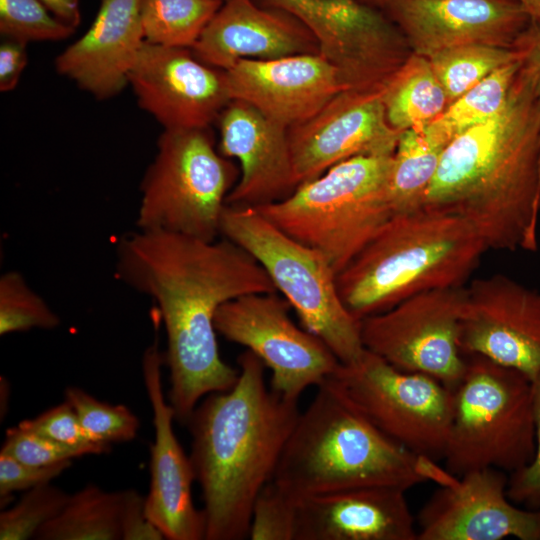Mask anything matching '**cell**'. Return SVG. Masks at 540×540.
Wrapping results in <instances>:
<instances>
[{
    "label": "cell",
    "instance_id": "5",
    "mask_svg": "<svg viewBox=\"0 0 540 540\" xmlns=\"http://www.w3.org/2000/svg\"><path fill=\"white\" fill-rule=\"evenodd\" d=\"M485 251L466 220L423 206L393 215L337 274L338 291L361 321L421 292L464 287Z\"/></svg>",
    "mask_w": 540,
    "mask_h": 540
},
{
    "label": "cell",
    "instance_id": "9",
    "mask_svg": "<svg viewBox=\"0 0 540 540\" xmlns=\"http://www.w3.org/2000/svg\"><path fill=\"white\" fill-rule=\"evenodd\" d=\"M238 179L208 128L164 130L141 182L137 229L214 241Z\"/></svg>",
    "mask_w": 540,
    "mask_h": 540
},
{
    "label": "cell",
    "instance_id": "31",
    "mask_svg": "<svg viewBox=\"0 0 540 540\" xmlns=\"http://www.w3.org/2000/svg\"><path fill=\"white\" fill-rule=\"evenodd\" d=\"M64 394L84 429L95 440L112 444L135 439L140 421L127 406L102 402L76 386L67 387Z\"/></svg>",
    "mask_w": 540,
    "mask_h": 540
},
{
    "label": "cell",
    "instance_id": "12",
    "mask_svg": "<svg viewBox=\"0 0 540 540\" xmlns=\"http://www.w3.org/2000/svg\"><path fill=\"white\" fill-rule=\"evenodd\" d=\"M290 308L277 292L240 296L218 308L215 328L271 369L273 392L298 401L306 388L322 384L341 362L319 337L292 321Z\"/></svg>",
    "mask_w": 540,
    "mask_h": 540
},
{
    "label": "cell",
    "instance_id": "20",
    "mask_svg": "<svg viewBox=\"0 0 540 540\" xmlns=\"http://www.w3.org/2000/svg\"><path fill=\"white\" fill-rule=\"evenodd\" d=\"M217 120L219 152L236 158L241 169L226 205L256 208L282 200L296 189L286 127L237 99L227 104Z\"/></svg>",
    "mask_w": 540,
    "mask_h": 540
},
{
    "label": "cell",
    "instance_id": "28",
    "mask_svg": "<svg viewBox=\"0 0 540 540\" xmlns=\"http://www.w3.org/2000/svg\"><path fill=\"white\" fill-rule=\"evenodd\" d=\"M223 0H141L145 41L192 48Z\"/></svg>",
    "mask_w": 540,
    "mask_h": 540
},
{
    "label": "cell",
    "instance_id": "37",
    "mask_svg": "<svg viewBox=\"0 0 540 540\" xmlns=\"http://www.w3.org/2000/svg\"><path fill=\"white\" fill-rule=\"evenodd\" d=\"M535 453L531 462L511 473L507 495L514 503L540 508V376L532 381Z\"/></svg>",
    "mask_w": 540,
    "mask_h": 540
},
{
    "label": "cell",
    "instance_id": "24",
    "mask_svg": "<svg viewBox=\"0 0 540 540\" xmlns=\"http://www.w3.org/2000/svg\"><path fill=\"white\" fill-rule=\"evenodd\" d=\"M386 117L395 130H421L449 105L427 57L412 53L382 91Z\"/></svg>",
    "mask_w": 540,
    "mask_h": 540
},
{
    "label": "cell",
    "instance_id": "26",
    "mask_svg": "<svg viewBox=\"0 0 540 540\" xmlns=\"http://www.w3.org/2000/svg\"><path fill=\"white\" fill-rule=\"evenodd\" d=\"M520 67L518 56L450 103L434 121L422 129L426 137L446 148L464 132L491 119L506 103Z\"/></svg>",
    "mask_w": 540,
    "mask_h": 540
},
{
    "label": "cell",
    "instance_id": "27",
    "mask_svg": "<svg viewBox=\"0 0 540 540\" xmlns=\"http://www.w3.org/2000/svg\"><path fill=\"white\" fill-rule=\"evenodd\" d=\"M444 149L430 141L422 129L400 133L388 180L394 215L423 207Z\"/></svg>",
    "mask_w": 540,
    "mask_h": 540
},
{
    "label": "cell",
    "instance_id": "23",
    "mask_svg": "<svg viewBox=\"0 0 540 540\" xmlns=\"http://www.w3.org/2000/svg\"><path fill=\"white\" fill-rule=\"evenodd\" d=\"M141 0H101L86 33L56 59L57 71L99 99L114 96L145 42Z\"/></svg>",
    "mask_w": 540,
    "mask_h": 540
},
{
    "label": "cell",
    "instance_id": "15",
    "mask_svg": "<svg viewBox=\"0 0 540 540\" xmlns=\"http://www.w3.org/2000/svg\"><path fill=\"white\" fill-rule=\"evenodd\" d=\"M382 91L342 90L288 129L298 185L353 157L394 154L401 132L387 120Z\"/></svg>",
    "mask_w": 540,
    "mask_h": 540
},
{
    "label": "cell",
    "instance_id": "32",
    "mask_svg": "<svg viewBox=\"0 0 540 540\" xmlns=\"http://www.w3.org/2000/svg\"><path fill=\"white\" fill-rule=\"evenodd\" d=\"M69 496L50 483L27 490L17 503L0 513V540L34 539L38 530L63 509Z\"/></svg>",
    "mask_w": 540,
    "mask_h": 540
},
{
    "label": "cell",
    "instance_id": "38",
    "mask_svg": "<svg viewBox=\"0 0 540 540\" xmlns=\"http://www.w3.org/2000/svg\"><path fill=\"white\" fill-rule=\"evenodd\" d=\"M71 464L72 461H65L49 466H33L0 453V498L5 500L14 492L51 483Z\"/></svg>",
    "mask_w": 540,
    "mask_h": 540
},
{
    "label": "cell",
    "instance_id": "4",
    "mask_svg": "<svg viewBox=\"0 0 540 540\" xmlns=\"http://www.w3.org/2000/svg\"><path fill=\"white\" fill-rule=\"evenodd\" d=\"M451 475L391 440L324 381L300 412L271 481L300 500L369 486L407 491Z\"/></svg>",
    "mask_w": 540,
    "mask_h": 540
},
{
    "label": "cell",
    "instance_id": "43",
    "mask_svg": "<svg viewBox=\"0 0 540 540\" xmlns=\"http://www.w3.org/2000/svg\"><path fill=\"white\" fill-rule=\"evenodd\" d=\"M519 2L529 14L531 21L540 23V0H519Z\"/></svg>",
    "mask_w": 540,
    "mask_h": 540
},
{
    "label": "cell",
    "instance_id": "45",
    "mask_svg": "<svg viewBox=\"0 0 540 540\" xmlns=\"http://www.w3.org/2000/svg\"><path fill=\"white\" fill-rule=\"evenodd\" d=\"M223 1H225V0H223Z\"/></svg>",
    "mask_w": 540,
    "mask_h": 540
},
{
    "label": "cell",
    "instance_id": "19",
    "mask_svg": "<svg viewBox=\"0 0 540 540\" xmlns=\"http://www.w3.org/2000/svg\"><path fill=\"white\" fill-rule=\"evenodd\" d=\"M225 75L231 100L252 105L287 129L314 116L345 90L335 68L320 53L242 59Z\"/></svg>",
    "mask_w": 540,
    "mask_h": 540
},
{
    "label": "cell",
    "instance_id": "21",
    "mask_svg": "<svg viewBox=\"0 0 540 540\" xmlns=\"http://www.w3.org/2000/svg\"><path fill=\"white\" fill-rule=\"evenodd\" d=\"M191 50L200 61L225 71L242 59L319 53V45L312 31L286 11L255 0H225Z\"/></svg>",
    "mask_w": 540,
    "mask_h": 540
},
{
    "label": "cell",
    "instance_id": "2",
    "mask_svg": "<svg viewBox=\"0 0 540 540\" xmlns=\"http://www.w3.org/2000/svg\"><path fill=\"white\" fill-rule=\"evenodd\" d=\"M423 206L466 220L487 250H537L540 101L522 64L502 109L446 146Z\"/></svg>",
    "mask_w": 540,
    "mask_h": 540
},
{
    "label": "cell",
    "instance_id": "8",
    "mask_svg": "<svg viewBox=\"0 0 540 540\" xmlns=\"http://www.w3.org/2000/svg\"><path fill=\"white\" fill-rule=\"evenodd\" d=\"M220 235L259 262L303 328L319 337L342 364L362 356L360 320L343 303L337 274L321 252L293 239L255 208L226 205Z\"/></svg>",
    "mask_w": 540,
    "mask_h": 540
},
{
    "label": "cell",
    "instance_id": "6",
    "mask_svg": "<svg viewBox=\"0 0 540 540\" xmlns=\"http://www.w3.org/2000/svg\"><path fill=\"white\" fill-rule=\"evenodd\" d=\"M392 156L347 159L286 198L255 209L321 252L338 274L394 215L388 192Z\"/></svg>",
    "mask_w": 540,
    "mask_h": 540
},
{
    "label": "cell",
    "instance_id": "35",
    "mask_svg": "<svg viewBox=\"0 0 540 540\" xmlns=\"http://www.w3.org/2000/svg\"><path fill=\"white\" fill-rule=\"evenodd\" d=\"M18 425L66 446L81 456L105 454L111 448V444L99 442L89 435L66 400Z\"/></svg>",
    "mask_w": 540,
    "mask_h": 540
},
{
    "label": "cell",
    "instance_id": "33",
    "mask_svg": "<svg viewBox=\"0 0 540 540\" xmlns=\"http://www.w3.org/2000/svg\"><path fill=\"white\" fill-rule=\"evenodd\" d=\"M74 30L39 0H0V32L8 39L63 40Z\"/></svg>",
    "mask_w": 540,
    "mask_h": 540
},
{
    "label": "cell",
    "instance_id": "16",
    "mask_svg": "<svg viewBox=\"0 0 540 540\" xmlns=\"http://www.w3.org/2000/svg\"><path fill=\"white\" fill-rule=\"evenodd\" d=\"M139 105L164 130L205 129L231 101L225 71L189 48L145 41L129 74Z\"/></svg>",
    "mask_w": 540,
    "mask_h": 540
},
{
    "label": "cell",
    "instance_id": "39",
    "mask_svg": "<svg viewBox=\"0 0 540 540\" xmlns=\"http://www.w3.org/2000/svg\"><path fill=\"white\" fill-rule=\"evenodd\" d=\"M120 517L122 540H163L160 529L146 513L145 497L132 489L124 490Z\"/></svg>",
    "mask_w": 540,
    "mask_h": 540
},
{
    "label": "cell",
    "instance_id": "7",
    "mask_svg": "<svg viewBox=\"0 0 540 540\" xmlns=\"http://www.w3.org/2000/svg\"><path fill=\"white\" fill-rule=\"evenodd\" d=\"M466 358L453 390L446 469L456 477L485 468L518 471L535 453L532 381L484 356Z\"/></svg>",
    "mask_w": 540,
    "mask_h": 540
},
{
    "label": "cell",
    "instance_id": "30",
    "mask_svg": "<svg viewBox=\"0 0 540 540\" xmlns=\"http://www.w3.org/2000/svg\"><path fill=\"white\" fill-rule=\"evenodd\" d=\"M59 316L15 270L0 277V335L31 329L51 330L59 326Z\"/></svg>",
    "mask_w": 540,
    "mask_h": 540
},
{
    "label": "cell",
    "instance_id": "3",
    "mask_svg": "<svg viewBox=\"0 0 540 540\" xmlns=\"http://www.w3.org/2000/svg\"><path fill=\"white\" fill-rule=\"evenodd\" d=\"M237 362L235 385L207 395L186 424L203 500L204 540L249 537L254 502L272 479L300 414L298 401L269 389L265 365L254 353L244 351Z\"/></svg>",
    "mask_w": 540,
    "mask_h": 540
},
{
    "label": "cell",
    "instance_id": "44",
    "mask_svg": "<svg viewBox=\"0 0 540 540\" xmlns=\"http://www.w3.org/2000/svg\"><path fill=\"white\" fill-rule=\"evenodd\" d=\"M363 1H366V2H368V1H372V0H363Z\"/></svg>",
    "mask_w": 540,
    "mask_h": 540
},
{
    "label": "cell",
    "instance_id": "36",
    "mask_svg": "<svg viewBox=\"0 0 540 540\" xmlns=\"http://www.w3.org/2000/svg\"><path fill=\"white\" fill-rule=\"evenodd\" d=\"M0 453L33 466H49L82 457L78 452L19 425L7 429Z\"/></svg>",
    "mask_w": 540,
    "mask_h": 540
},
{
    "label": "cell",
    "instance_id": "14",
    "mask_svg": "<svg viewBox=\"0 0 540 540\" xmlns=\"http://www.w3.org/2000/svg\"><path fill=\"white\" fill-rule=\"evenodd\" d=\"M439 485L418 514V540H540V509L511 502L504 471L474 470Z\"/></svg>",
    "mask_w": 540,
    "mask_h": 540
},
{
    "label": "cell",
    "instance_id": "17",
    "mask_svg": "<svg viewBox=\"0 0 540 540\" xmlns=\"http://www.w3.org/2000/svg\"><path fill=\"white\" fill-rule=\"evenodd\" d=\"M366 2V1H365ZM401 30L413 53L429 58L456 46L512 49L531 18L519 0H372Z\"/></svg>",
    "mask_w": 540,
    "mask_h": 540
},
{
    "label": "cell",
    "instance_id": "18",
    "mask_svg": "<svg viewBox=\"0 0 540 540\" xmlns=\"http://www.w3.org/2000/svg\"><path fill=\"white\" fill-rule=\"evenodd\" d=\"M159 320L153 343L142 358V374L153 412L154 441L150 445V485L145 497L148 517L168 540L205 539V520L192 500L195 475L173 429L174 410L165 399L159 350Z\"/></svg>",
    "mask_w": 540,
    "mask_h": 540
},
{
    "label": "cell",
    "instance_id": "1",
    "mask_svg": "<svg viewBox=\"0 0 540 540\" xmlns=\"http://www.w3.org/2000/svg\"><path fill=\"white\" fill-rule=\"evenodd\" d=\"M116 278L156 304L167 336L168 402L186 425L201 399L231 389L239 369L219 354L215 315L235 298L277 292L246 250L222 237L139 230L116 244Z\"/></svg>",
    "mask_w": 540,
    "mask_h": 540
},
{
    "label": "cell",
    "instance_id": "11",
    "mask_svg": "<svg viewBox=\"0 0 540 540\" xmlns=\"http://www.w3.org/2000/svg\"><path fill=\"white\" fill-rule=\"evenodd\" d=\"M465 286L413 295L360 321L366 350L406 372L429 375L453 391L467 365L461 345Z\"/></svg>",
    "mask_w": 540,
    "mask_h": 540
},
{
    "label": "cell",
    "instance_id": "29",
    "mask_svg": "<svg viewBox=\"0 0 540 540\" xmlns=\"http://www.w3.org/2000/svg\"><path fill=\"white\" fill-rule=\"evenodd\" d=\"M517 58L514 49L470 44L441 50L428 59L450 104L489 74Z\"/></svg>",
    "mask_w": 540,
    "mask_h": 540
},
{
    "label": "cell",
    "instance_id": "25",
    "mask_svg": "<svg viewBox=\"0 0 540 540\" xmlns=\"http://www.w3.org/2000/svg\"><path fill=\"white\" fill-rule=\"evenodd\" d=\"M125 491L89 484L70 494L63 509L36 533L37 540H119Z\"/></svg>",
    "mask_w": 540,
    "mask_h": 540
},
{
    "label": "cell",
    "instance_id": "41",
    "mask_svg": "<svg viewBox=\"0 0 540 540\" xmlns=\"http://www.w3.org/2000/svg\"><path fill=\"white\" fill-rule=\"evenodd\" d=\"M529 72L540 101V23L531 21L515 41L513 48Z\"/></svg>",
    "mask_w": 540,
    "mask_h": 540
},
{
    "label": "cell",
    "instance_id": "10",
    "mask_svg": "<svg viewBox=\"0 0 540 540\" xmlns=\"http://www.w3.org/2000/svg\"><path fill=\"white\" fill-rule=\"evenodd\" d=\"M325 382L391 440L420 457L443 460L453 391L439 380L401 371L365 349Z\"/></svg>",
    "mask_w": 540,
    "mask_h": 540
},
{
    "label": "cell",
    "instance_id": "22",
    "mask_svg": "<svg viewBox=\"0 0 540 540\" xmlns=\"http://www.w3.org/2000/svg\"><path fill=\"white\" fill-rule=\"evenodd\" d=\"M405 492L369 486L302 498L295 540H418Z\"/></svg>",
    "mask_w": 540,
    "mask_h": 540
},
{
    "label": "cell",
    "instance_id": "34",
    "mask_svg": "<svg viewBox=\"0 0 540 540\" xmlns=\"http://www.w3.org/2000/svg\"><path fill=\"white\" fill-rule=\"evenodd\" d=\"M298 500L271 480L258 494L252 509L251 540H295Z\"/></svg>",
    "mask_w": 540,
    "mask_h": 540
},
{
    "label": "cell",
    "instance_id": "42",
    "mask_svg": "<svg viewBox=\"0 0 540 540\" xmlns=\"http://www.w3.org/2000/svg\"><path fill=\"white\" fill-rule=\"evenodd\" d=\"M49 11L67 25L76 28L80 23L79 0H39Z\"/></svg>",
    "mask_w": 540,
    "mask_h": 540
},
{
    "label": "cell",
    "instance_id": "40",
    "mask_svg": "<svg viewBox=\"0 0 540 540\" xmlns=\"http://www.w3.org/2000/svg\"><path fill=\"white\" fill-rule=\"evenodd\" d=\"M26 42L8 39L0 45V90H13L27 64Z\"/></svg>",
    "mask_w": 540,
    "mask_h": 540
},
{
    "label": "cell",
    "instance_id": "13",
    "mask_svg": "<svg viewBox=\"0 0 540 540\" xmlns=\"http://www.w3.org/2000/svg\"><path fill=\"white\" fill-rule=\"evenodd\" d=\"M460 345L515 369L531 381L540 376V291L504 274L465 287Z\"/></svg>",
    "mask_w": 540,
    "mask_h": 540
}]
</instances>
